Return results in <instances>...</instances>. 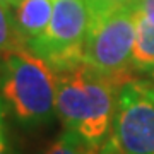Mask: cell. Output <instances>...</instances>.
<instances>
[{"mask_svg":"<svg viewBox=\"0 0 154 154\" xmlns=\"http://www.w3.org/2000/svg\"><path fill=\"white\" fill-rule=\"evenodd\" d=\"M57 75V115L65 130L86 144H101L111 135L118 91L127 79L106 75L81 62Z\"/></svg>","mask_w":154,"mask_h":154,"instance_id":"obj_1","label":"cell"},{"mask_svg":"<svg viewBox=\"0 0 154 154\" xmlns=\"http://www.w3.org/2000/svg\"><path fill=\"white\" fill-rule=\"evenodd\" d=\"M0 93L24 123H45L57 113V75L48 62L31 50L2 57Z\"/></svg>","mask_w":154,"mask_h":154,"instance_id":"obj_2","label":"cell"},{"mask_svg":"<svg viewBox=\"0 0 154 154\" xmlns=\"http://www.w3.org/2000/svg\"><path fill=\"white\" fill-rule=\"evenodd\" d=\"M137 17V7H118L91 14L84 41V62L106 75L130 81Z\"/></svg>","mask_w":154,"mask_h":154,"instance_id":"obj_3","label":"cell"},{"mask_svg":"<svg viewBox=\"0 0 154 154\" xmlns=\"http://www.w3.org/2000/svg\"><path fill=\"white\" fill-rule=\"evenodd\" d=\"M91 24L88 0H53L46 31L29 43V50L50 63L53 70L84 62V41Z\"/></svg>","mask_w":154,"mask_h":154,"instance_id":"obj_4","label":"cell"},{"mask_svg":"<svg viewBox=\"0 0 154 154\" xmlns=\"http://www.w3.org/2000/svg\"><path fill=\"white\" fill-rule=\"evenodd\" d=\"M111 135L125 154H154V84L127 81L118 91Z\"/></svg>","mask_w":154,"mask_h":154,"instance_id":"obj_5","label":"cell"},{"mask_svg":"<svg viewBox=\"0 0 154 154\" xmlns=\"http://www.w3.org/2000/svg\"><path fill=\"white\" fill-rule=\"evenodd\" d=\"M51 12L53 0H19L12 7L14 22L28 46L46 31Z\"/></svg>","mask_w":154,"mask_h":154,"instance_id":"obj_6","label":"cell"},{"mask_svg":"<svg viewBox=\"0 0 154 154\" xmlns=\"http://www.w3.org/2000/svg\"><path fill=\"white\" fill-rule=\"evenodd\" d=\"M154 67V22L139 14L137 33L132 51V69L139 72H151Z\"/></svg>","mask_w":154,"mask_h":154,"instance_id":"obj_7","label":"cell"},{"mask_svg":"<svg viewBox=\"0 0 154 154\" xmlns=\"http://www.w3.org/2000/svg\"><path fill=\"white\" fill-rule=\"evenodd\" d=\"M21 50H29V46L14 22L12 9L0 4V57H7Z\"/></svg>","mask_w":154,"mask_h":154,"instance_id":"obj_8","label":"cell"},{"mask_svg":"<svg viewBox=\"0 0 154 154\" xmlns=\"http://www.w3.org/2000/svg\"><path fill=\"white\" fill-rule=\"evenodd\" d=\"M84 149L86 142L82 139L72 130H65L55 142L50 144L45 154H84Z\"/></svg>","mask_w":154,"mask_h":154,"instance_id":"obj_9","label":"cell"},{"mask_svg":"<svg viewBox=\"0 0 154 154\" xmlns=\"http://www.w3.org/2000/svg\"><path fill=\"white\" fill-rule=\"evenodd\" d=\"M139 0H88V5L91 14L111 11L118 7H137Z\"/></svg>","mask_w":154,"mask_h":154,"instance_id":"obj_10","label":"cell"},{"mask_svg":"<svg viewBox=\"0 0 154 154\" xmlns=\"http://www.w3.org/2000/svg\"><path fill=\"white\" fill-rule=\"evenodd\" d=\"M84 154H125V152L122 151V147L113 139V135H110L101 144H86Z\"/></svg>","mask_w":154,"mask_h":154,"instance_id":"obj_11","label":"cell"},{"mask_svg":"<svg viewBox=\"0 0 154 154\" xmlns=\"http://www.w3.org/2000/svg\"><path fill=\"white\" fill-rule=\"evenodd\" d=\"M137 11L140 16H144L146 19L154 22V0H139Z\"/></svg>","mask_w":154,"mask_h":154,"instance_id":"obj_12","label":"cell"},{"mask_svg":"<svg viewBox=\"0 0 154 154\" xmlns=\"http://www.w3.org/2000/svg\"><path fill=\"white\" fill-rule=\"evenodd\" d=\"M5 144H4V137H2V99H0V152H4Z\"/></svg>","mask_w":154,"mask_h":154,"instance_id":"obj_13","label":"cell"},{"mask_svg":"<svg viewBox=\"0 0 154 154\" xmlns=\"http://www.w3.org/2000/svg\"><path fill=\"white\" fill-rule=\"evenodd\" d=\"M17 2H19V0H0V4H2V5H5V7H9V9H12Z\"/></svg>","mask_w":154,"mask_h":154,"instance_id":"obj_14","label":"cell"},{"mask_svg":"<svg viewBox=\"0 0 154 154\" xmlns=\"http://www.w3.org/2000/svg\"><path fill=\"white\" fill-rule=\"evenodd\" d=\"M149 74H151V79H152V82H154V67H152V70L149 72Z\"/></svg>","mask_w":154,"mask_h":154,"instance_id":"obj_15","label":"cell"},{"mask_svg":"<svg viewBox=\"0 0 154 154\" xmlns=\"http://www.w3.org/2000/svg\"><path fill=\"white\" fill-rule=\"evenodd\" d=\"M0 63H2V57H0Z\"/></svg>","mask_w":154,"mask_h":154,"instance_id":"obj_16","label":"cell"},{"mask_svg":"<svg viewBox=\"0 0 154 154\" xmlns=\"http://www.w3.org/2000/svg\"><path fill=\"white\" fill-rule=\"evenodd\" d=\"M0 154H4V152H0Z\"/></svg>","mask_w":154,"mask_h":154,"instance_id":"obj_17","label":"cell"}]
</instances>
